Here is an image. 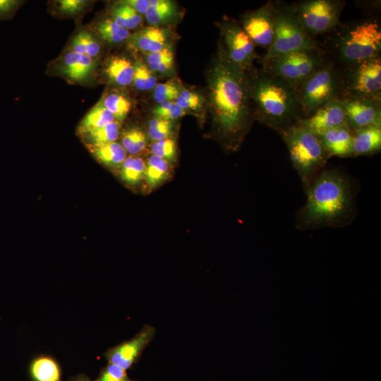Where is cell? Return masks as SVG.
Returning a JSON list of instances; mask_svg holds the SVG:
<instances>
[{"label": "cell", "instance_id": "obj_1", "mask_svg": "<svg viewBox=\"0 0 381 381\" xmlns=\"http://www.w3.org/2000/svg\"><path fill=\"white\" fill-rule=\"evenodd\" d=\"M209 111L226 147L236 150L255 120L246 71L235 65L222 48L208 75Z\"/></svg>", "mask_w": 381, "mask_h": 381}, {"label": "cell", "instance_id": "obj_2", "mask_svg": "<svg viewBox=\"0 0 381 381\" xmlns=\"http://www.w3.org/2000/svg\"><path fill=\"white\" fill-rule=\"evenodd\" d=\"M356 191L344 173L323 169L305 191L306 201L296 212V228L306 231L351 224L357 214Z\"/></svg>", "mask_w": 381, "mask_h": 381}, {"label": "cell", "instance_id": "obj_3", "mask_svg": "<svg viewBox=\"0 0 381 381\" xmlns=\"http://www.w3.org/2000/svg\"><path fill=\"white\" fill-rule=\"evenodd\" d=\"M246 73L255 120L279 134L303 118L295 90L288 83L262 68Z\"/></svg>", "mask_w": 381, "mask_h": 381}, {"label": "cell", "instance_id": "obj_4", "mask_svg": "<svg viewBox=\"0 0 381 381\" xmlns=\"http://www.w3.org/2000/svg\"><path fill=\"white\" fill-rule=\"evenodd\" d=\"M320 43L329 60L341 69L381 56V23L378 15L340 23Z\"/></svg>", "mask_w": 381, "mask_h": 381}, {"label": "cell", "instance_id": "obj_5", "mask_svg": "<svg viewBox=\"0 0 381 381\" xmlns=\"http://www.w3.org/2000/svg\"><path fill=\"white\" fill-rule=\"evenodd\" d=\"M306 191L330 158L320 137L297 124L279 133Z\"/></svg>", "mask_w": 381, "mask_h": 381}, {"label": "cell", "instance_id": "obj_6", "mask_svg": "<svg viewBox=\"0 0 381 381\" xmlns=\"http://www.w3.org/2000/svg\"><path fill=\"white\" fill-rule=\"evenodd\" d=\"M274 3L272 42L260 59L261 64L272 58L295 50L320 47L319 40L310 37L305 32L291 4L279 0H275Z\"/></svg>", "mask_w": 381, "mask_h": 381}, {"label": "cell", "instance_id": "obj_7", "mask_svg": "<svg viewBox=\"0 0 381 381\" xmlns=\"http://www.w3.org/2000/svg\"><path fill=\"white\" fill-rule=\"evenodd\" d=\"M343 70L329 60L295 90L303 117L322 105L343 95Z\"/></svg>", "mask_w": 381, "mask_h": 381}, {"label": "cell", "instance_id": "obj_8", "mask_svg": "<svg viewBox=\"0 0 381 381\" xmlns=\"http://www.w3.org/2000/svg\"><path fill=\"white\" fill-rule=\"evenodd\" d=\"M329 60L321 47L301 49L272 58L262 64V69L296 90Z\"/></svg>", "mask_w": 381, "mask_h": 381}, {"label": "cell", "instance_id": "obj_9", "mask_svg": "<svg viewBox=\"0 0 381 381\" xmlns=\"http://www.w3.org/2000/svg\"><path fill=\"white\" fill-rule=\"evenodd\" d=\"M305 32L318 40L332 32L341 23L346 5L344 0H302L291 4Z\"/></svg>", "mask_w": 381, "mask_h": 381}, {"label": "cell", "instance_id": "obj_10", "mask_svg": "<svg viewBox=\"0 0 381 381\" xmlns=\"http://www.w3.org/2000/svg\"><path fill=\"white\" fill-rule=\"evenodd\" d=\"M342 70L341 99L357 97L381 99V56Z\"/></svg>", "mask_w": 381, "mask_h": 381}, {"label": "cell", "instance_id": "obj_11", "mask_svg": "<svg viewBox=\"0 0 381 381\" xmlns=\"http://www.w3.org/2000/svg\"><path fill=\"white\" fill-rule=\"evenodd\" d=\"M220 25L225 44L224 49L229 59L245 71H251L258 56L250 38L234 19L225 18Z\"/></svg>", "mask_w": 381, "mask_h": 381}, {"label": "cell", "instance_id": "obj_12", "mask_svg": "<svg viewBox=\"0 0 381 381\" xmlns=\"http://www.w3.org/2000/svg\"><path fill=\"white\" fill-rule=\"evenodd\" d=\"M274 1L270 0L258 9L241 16V26L253 44L266 51L272 44L274 32Z\"/></svg>", "mask_w": 381, "mask_h": 381}, {"label": "cell", "instance_id": "obj_13", "mask_svg": "<svg viewBox=\"0 0 381 381\" xmlns=\"http://www.w3.org/2000/svg\"><path fill=\"white\" fill-rule=\"evenodd\" d=\"M346 125L354 133L373 126H381V99L346 98L341 99Z\"/></svg>", "mask_w": 381, "mask_h": 381}, {"label": "cell", "instance_id": "obj_14", "mask_svg": "<svg viewBox=\"0 0 381 381\" xmlns=\"http://www.w3.org/2000/svg\"><path fill=\"white\" fill-rule=\"evenodd\" d=\"M155 328L145 325L132 339L109 348L104 356L108 362L126 370L140 358L143 351L154 339Z\"/></svg>", "mask_w": 381, "mask_h": 381}, {"label": "cell", "instance_id": "obj_15", "mask_svg": "<svg viewBox=\"0 0 381 381\" xmlns=\"http://www.w3.org/2000/svg\"><path fill=\"white\" fill-rule=\"evenodd\" d=\"M297 125L319 135L322 133L346 125L345 112L341 99L332 100L302 118Z\"/></svg>", "mask_w": 381, "mask_h": 381}, {"label": "cell", "instance_id": "obj_16", "mask_svg": "<svg viewBox=\"0 0 381 381\" xmlns=\"http://www.w3.org/2000/svg\"><path fill=\"white\" fill-rule=\"evenodd\" d=\"M353 133L346 125L329 129L319 135L322 143L331 157H350Z\"/></svg>", "mask_w": 381, "mask_h": 381}, {"label": "cell", "instance_id": "obj_17", "mask_svg": "<svg viewBox=\"0 0 381 381\" xmlns=\"http://www.w3.org/2000/svg\"><path fill=\"white\" fill-rule=\"evenodd\" d=\"M169 35L166 29L149 26L144 28L131 37V46L145 54L154 53L168 47Z\"/></svg>", "mask_w": 381, "mask_h": 381}, {"label": "cell", "instance_id": "obj_18", "mask_svg": "<svg viewBox=\"0 0 381 381\" xmlns=\"http://www.w3.org/2000/svg\"><path fill=\"white\" fill-rule=\"evenodd\" d=\"M351 157L370 156L381 150V126L365 128L353 133Z\"/></svg>", "mask_w": 381, "mask_h": 381}, {"label": "cell", "instance_id": "obj_19", "mask_svg": "<svg viewBox=\"0 0 381 381\" xmlns=\"http://www.w3.org/2000/svg\"><path fill=\"white\" fill-rule=\"evenodd\" d=\"M29 374L32 381H61V369L55 358L42 354L31 361Z\"/></svg>", "mask_w": 381, "mask_h": 381}, {"label": "cell", "instance_id": "obj_20", "mask_svg": "<svg viewBox=\"0 0 381 381\" xmlns=\"http://www.w3.org/2000/svg\"><path fill=\"white\" fill-rule=\"evenodd\" d=\"M94 66L92 58L71 51L63 59L61 71L70 79L80 81L90 74Z\"/></svg>", "mask_w": 381, "mask_h": 381}, {"label": "cell", "instance_id": "obj_21", "mask_svg": "<svg viewBox=\"0 0 381 381\" xmlns=\"http://www.w3.org/2000/svg\"><path fill=\"white\" fill-rule=\"evenodd\" d=\"M105 72L108 78L120 86H128L133 83L134 66L123 56L112 57L107 63Z\"/></svg>", "mask_w": 381, "mask_h": 381}, {"label": "cell", "instance_id": "obj_22", "mask_svg": "<svg viewBox=\"0 0 381 381\" xmlns=\"http://www.w3.org/2000/svg\"><path fill=\"white\" fill-rule=\"evenodd\" d=\"M95 157L109 167H116L124 162L126 151L122 145L113 142L101 145H92L90 147Z\"/></svg>", "mask_w": 381, "mask_h": 381}, {"label": "cell", "instance_id": "obj_23", "mask_svg": "<svg viewBox=\"0 0 381 381\" xmlns=\"http://www.w3.org/2000/svg\"><path fill=\"white\" fill-rule=\"evenodd\" d=\"M176 14V7L168 0H151L145 19L152 26L158 27L172 20Z\"/></svg>", "mask_w": 381, "mask_h": 381}, {"label": "cell", "instance_id": "obj_24", "mask_svg": "<svg viewBox=\"0 0 381 381\" xmlns=\"http://www.w3.org/2000/svg\"><path fill=\"white\" fill-rule=\"evenodd\" d=\"M114 115L109 111L100 100L86 114L81 121L79 131L87 133L115 121Z\"/></svg>", "mask_w": 381, "mask_h": 381}, {"label": "cell", "instance_id": "obj_25", "mask_svg": "<svg viewBox=\"0 0 381 381\" xmlns=\"http://www.w3.org/2000/svg\"><path fill=\"white\" fill-rule=\"evenodd\" d=\"M169 164L164 159L152 155L146 163L145 175L150 188H155L168 178Z\"/></svg>", "mask_w": 381, "mask_h": 381}, {"label": "cell", "instance_id": "obj_26", "mask_svg": "<svg viewBox=\"0 0 381 381\" xmlns=\"http://www.w3.org/2000/svg\"><path fill=\"white\" fill-rule=\"evenodd\" d=\"M111 15V19L116 23L128 30L137 28L143 22L140 14L123 1L113 8Z\"/></svg>", "mask_w": 381, "mask_h": 381}, {"label": "cell", "instance_id": "obj_27", "mask_svg": "<svg viewBox=\"0 0 381 381\" xmlns=\"http://www.w3.org/2000/svg\"><path fill=\"white\" fill-rule=\"evenodd\" d=\"M99 37L109 43H121L130 37L131 33L116 23L112 19H105L97 25Z\"/></svg>", "mask_w": 381, "mask_h": 381}, {"label": "cell", "instance_id": "obj_28", "mask_svg": "<svg viewBox=\"0 0 381 381\" xmlns=\"http://www.w3.org/2000/svg\"><path fill=\"white\" fill-rule=\"evenodd\" d=\"M146 65L155 74H164L170 71L174 66V53L169 47L146 54Z\"/></svg>", "mask_w": 381, "mask_h": 381}, {"label": "cell", "instance_id": "obj_29", "mask_svg": "<svg viewBox=\"0 0 381 381\" xmlns=\"http://www.w3.org/2000/svg\"><path fill=\"white\" fill-rule=\"evenodd\" d=\"M101 101L104 107L119 121L123 120L131 110L130 100L117 92L107 94Z\"/></svg>", "mask_w": 381, "mask_h": 381}, {"label": "cell", "instance_id": "obj_30", "mask_svg": "<svg viewBox=\"0 0 381 381\" xmlns=\"http://www.w3.org/2000/svg\"><path fill=\"white\" fill-rule=\"evenodd\" d=\"M146 163L138 157H128L122 164L121 174L122 179L130 184H135L145 174Z\"/></svg>", "mask_w": 381, "mask_h": 381}, {"label": "cell", "instance_id": "obj_31", "mask_svg": "<svg viewBox=\"0 0 381 381\" xmlns=\"http://www.w3.org/2000/svg\"><path fill=\"white\" fill-rule=\"evenodd\" d=\"M133 83L140 91L153 90L157 84L155 74L141 61L134 65Z\"/></svg>", "mask_w": 381, "mask_h": 381}, {"label": "cell", "instance_id": "obj_32", "mask_svg": "<svg viewBox=\"0 0 381 381\" xmlns=\"http://www.w3.org/2000/svg\"><path fill=\"white\" fill-rule=\"evenodd\" d=\"M120 123L114 121L87 133L92 145H101L115 142L119 137Z\"/></svg>", "mask_w": 381, "mask_h": 381}, {"label": "cell", "instance_id": "obj_33", "mask_svg": "<svg viewBox=\"0 0 381 381\" xmlns=\"http://www.w3.org/2000/svg\"><path fill=\"white\" fill-rule=\"evenodd\" d=\"M181 89L179 83L174 79H171L165 83H157L153 89V99L158 104L175 101Z\"/></svg>", "mask_w": 381, "mask_h": 381}, {"label": "cell", "instance_id": "obj_34", "mask_svg": "<svg viewBox=\"0 0 381 381\" xmlns=\"http://www.w3.org/2000/svg\"><path fill=\"white\" fill-rule=\"evenodd\" d=\"M146 145V138L143 132L138 128L126 131L122 138V146L131 155L142 152Z\"/></svg>", "mask_w": 381, "mask_h": 381}, {"label": "cell", "instance_id": "obj_35", "mask_svg": "<svg viewBox=\"0 0 381 381\" xmlns=\"http://www.w3.org/2000/svg\"><path fill=\"white\" fill-rule=\"evenodd\" d=\"M152 155L164 159L168 162H174L176 156V144L169 138L154 141L151 145Z\"/></svg>", "mask_w": 381, "mask_h": 381}, {"label": "cell", "instance_id": "obj_36", "mask_svg": "<svg viewBox=\"0 0 381 381\" xmlns=\"http://www.w3.org/2000/svg\"><path fill=\"white\" fill-rule=\"evenodd\" d=\"M157 118L172 121L181 118L186 114L175 101L164 102L159 104L153 111Z\"/></svg>", "mask_w": 381, "mask_h": 381}, {"label": "cell", "instance_id": "obj_37", "mask_svg": "<svg viewBox=\"0 0 381 381\" xmlns=\"http://www.w3.org/2000/svg\"><path fill=\"white\" fill-rule=\"evenodd\" d=\"M172 123L171 121L154 118L148 124V135L154 141L168 138L171 133Z\"/></svg>", "mask_w": 381, "mask_h": 381}, {"label": "cell", "instance_id": "obj_38", "mask_svg": "<svg viewBox=\"0 0 381 381\" xmlns=\"http://www.w3.org/2000/svg\"><path fill=\"white\" fill-rule=\"evenodd\" d=\"M175 102L186 111H198L202 106V99L200 95L188 89H181Z\"/></svg>", "mask_w": 381, "mask_h": 381}, {"label": "cell", "instance_id": "obj_39", "mask_svg": "<svg viewBox=\"0 0 381 381\" xmlns=\"http://www.w3.org/2000/svg\"><path fill=\"white\" fill-rule=\"evenodd\" d=\"M127 377L126 370L109 363L102 368L99 377L94 381H122Z\"/></svg>", "mask_w": 381, "mask_h": 381}, {"label": "cell", "instance_id": "obj_40", "mask_svg": "<svg viewBox=\"0 0 381 381\" xmlns=\"http://www.w3.org/2000/svg\"><path fill=\"white\" fill-rule=\"evenodd\" d=\"M81 38L85 54L95 58L100 52V45L97 40L89 32L81 31L79 32Z\"/></svg>", "mask_w": 381, "mask_h": 381}, {"label": "cell", "instance_id": "obj_41", "mask_svg": "<svg viewBox=\"0 0 381 381\" xmlns=\"http://www.w3.org/2000/svg\"><path fill=\"white\" fill-rule=\"evenodd\" d=\"M87 4L84 0H60L57 1V8L64 13L73 14L83 9Z\"/></svg>", "mask_w": 381, "mask_h": 381}, {"label": "cell", "instance_id": "obj_42", "mask_svg": "<svg viewBox=\"0 0 381 381\" xmlns=\"http://www.w3.org/2000/svg\"><path fill=\"white\" fill-rule=\"evenodd\" d=\"M20 4L18 0H0V20L11 16Z\"/></svg>", "mask_w": 381, "mask_h": 381}, {"label": "cell", "instance_id": "obj_43", "mask_svg": "<svg viewBox=\"0 0 381 381\" xmlns=\"http://www.w3.org/2000/svg\"><path fill=\"white\" fill-rule=\"evenodd\" d=\"M123 2L131 6L139 14H145L150 5V0H126Z\"/></svg>", "mask_w": 381, "mask_h": 381}, {"label": "cell", "instance_id": "obj_44", "mask_svg": "<svg viewBox=\"0 0 381 381\" xmlns=\"http://www.w3.org/2000/svg\"><path fill=\"white\" fill-rule=\"evenodd\" d=\"M70 381H92L86 375L79 374L72 377Z\"/></svg>", "mask_w": 381, "mask_h": 381}, {"label": "cell", "instance_id": "obj_45", "mask_svg": "<svg viewBox=\"0 0 381 381\" xmlns=\"http://www.w3.org/2000/svg\"><path fill=\"white\" fill-rule=\"evenodd\" d=\"M122 381H133V380H131L128 377H126V379L123 380Z\"/></svg>", "mask_w": 381, "mask_h": 381}]
</instances>
